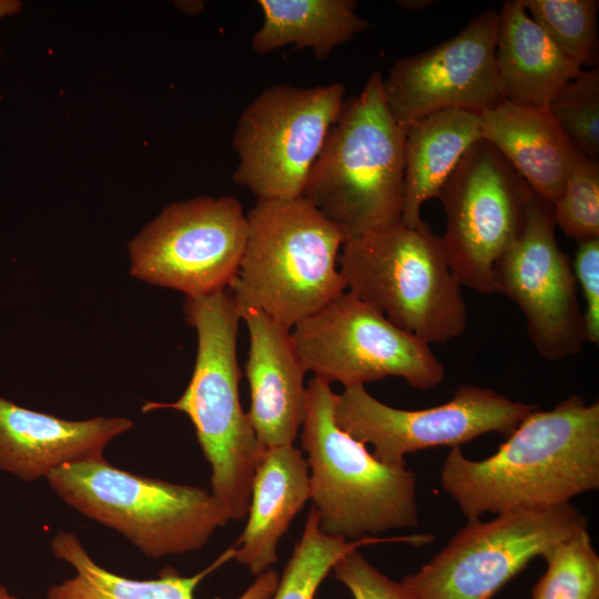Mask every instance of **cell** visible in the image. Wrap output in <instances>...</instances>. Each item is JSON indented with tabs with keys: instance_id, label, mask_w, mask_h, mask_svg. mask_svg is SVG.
Returning a JSON list of instances; mask_svg holds the SVG:
<instances>
[{
	"instance_id": "7",
	"label": "cell",
	"mask_w": 599,
	"mask_h": 599,
	"mask_svg": "<svg viewBox=\"0 0 599 599\" xmlns=\"http://www.w3.org/2000/svg\"><path fill=\"white\" fill-rule=\"evenodd\" d=\"M45 479L67 505L150 558L199 550L231 520L204 488L135 475L105 458L62 466Z\"/></svg>"
},
{
	"instance_id": "11",
	"label": "cell",
	"mask_w": 599,
	"mask_h": 599,
	"mask_svg": "<svg viewBox=\"0 0 599 599\" xmlns=\"http://www.w3.org/2000/svg\"><path fill=\"white\" fill-rule=\"evenodd\" d=\"M531 194L488 141L481 138L467 150L438 196L447 221L444 253L461 286L496 293L494 266L519 236Z\"/></svg>"
},
{
	"instance_id": "25",
	"label": "cell",
	"mask_w": 599,
	"mask_h": 599,
	"mask_svg": "<svg viewBox=\"0 0 599 599\" xmlns=\"http://www.w3.org/2000/svg\"><path fill=\"white\" fill-rule=\"evenodd\" d=\"M542 558L547 570L531 599H599V556L587 528L556 544Z\"/></svg>"
},
{
	"instance_id": "5",
	"label": "cell",
	"mask_w": 599,
	"mask_h": 599,
	"mask_svg": "<svg viewBox=\"0 0 599 599\" xmlns=\"http://www.w3.org/2000/svg\"><path fill=\"white\" fill-rule=\"evenodd\" d=\"M335 398L328 382L315 376L309 380L302 445L319 529L357 541L369 534L418 526L414 473L406 465L377 460L345 433L334 417Z\"/></svg>"
},
{
	"instance_id": "10",
	"label": "cell",
	"mask_w": 599,
	"mask_h": 599,
	"mask_svg": "<svg viewBox=\"0 0 599 599\" xmlns=\"http://www.w3.org/2000/svg\"><path fill=\"white\" fill-rule=\"evenodd\" d=\"M291 337L305 370L329 384L349 387L394 376L430 389L446 376L428 344L347 291L297 323Z\"/></svg>"
},
{
	"instance_id": "13",
	"label": "cell",
	"mask_w": 599,
	"mask_h": 599,
	"mask_svg": "<svg viewBox=\"0 0 599 599\" xmlns=\"http://www.w3.org/2000/svg\"><path fill=\"white\" fill-rule=\"evenodd\" d=\"M536 408L490 388L463 385L445 404L406 410L379 402L364 385H354L336 394L334 417L354 439L372 444L377 460L405 465V455L426 448H460L488 433L507 437Z\"/></svg>"
},
{
	"instance_id": "23",
	"label": "cell",
	"mask_w": 599,
	"mask_h": 599,
	"mask_svg": "<svg viewBox=\"0 0 599 599\" xmlns=\"http://www.w3.org/2000/svg\"><path fill=\"white\" fill-rule=\"evenodd\" d=\"M257 4L263 22L252 49L260 54L294 44L326 60L335 48L369 27L353 0H258Z\"/></svg>"
},
{
	"instance_id": "29",
	"label": "cell",
	"mask_w": 599,
	"mask_h": 599,
	"mask_svg": "<svg viewBox=\"0 0 599 599\" xmlns=\"http://www.w3.org/2000/svg\"><path fill=\"white\" fill-rule=\"evenodd\" d=\"M332 571L354 599H417L402 581L389 579L370 565L357 548L346 552Z\"/></svg>"
},
{
	"instance_id": "14",
	"label": "cell",
	"mask_w": 599,
	"mask_h": 599,
	"mask_svg": "<svg viewBox=\"0 0 599 599\" xmlns=\"http://www.w3.org/2000/svg\"><path fill=\"white\" fill-rule=\"evenodd\" d=\"M552 204L532 192L524 227L494 266L496 293L517 304L548 362L576 355L585 336L572 263L556 240Z\"/></svg>"
},
{
	"instance_id": "22",
	"label": "cell",
	"mask_w": 599,
	"mask_h": 599,
	"mask_svg": "<svg viewBox=\"0 0 599 599\" xmlns=\"http://www.w3.org/2000/svg\"><path fill=\"white\" fill-rule=\"evenodd\" d=\"M480 115L441 110L406 126L402 223L422 222V205L439 193L467 150L481 139Z\"/></svg>"
},
{
	"instance_id": "8",
	"label": "cell",
	"mask_w": 599,
	"mask_h": 599,
	"mask_svg": "<svg viewBox=\"0 0 599 599\" xmlns=\"http://www.w3.org/2000/svg\"><path fill=\"white\" fill-rule=\"evenodd\" d=\"M570 502L468 520L447 545L402 582L417 599H491L536 557L587 528Z\"/></svg>"
},
{
	"instance_id": "28",
	"label": "cell",
	"mask_w": 599,
	"mask_h": 599,
	"mask_svg": "<svg viewBox=\"0 0 599 599\" xmlns=\"http://www.w3.org/2000/svg\"><path fill=\"white\" fill-rule=\"evenodd\" d=\"M556 226L576 242L599 237V162L576 151L559 197Z\"/></svg>"
},
{
	"instance_id": "26",
	"label": "cell",
	"mask_w": 599,
	"mask_h": 599,
	"mask_svg": "<svg viewBox=\"0 0 599 599\" xmlns=\"http://www.w3.org/2000/svg\"><path fill=\"white\" fill-rule=\"evenodd\" d=\"M530 18L582 69L599 58L597 0H522Z\"/></svg>"
},
{
	"instance_id": "30",
	"label": "cell",
	"mask_w": 599,
	"mask_h": 599,
	"mask_svg": "<svg viewBox=\"0 0 599 599\" xmlns=\"http://www.w3.org/2000/svg\"><path fill=\"white\" fill-rule=\"evenodd\" d=\"M586 303L583 312L586 341L599 343V237L578 243L572 263Z\"/></svg>"
},
{
	"instance_id": "12",
	"label": "cell",
	"mask_w": 599,
	"mask_h": 599,
	"mask_svg": "<svg viewBox=\"0 0 599 599\" xmlns=\"http://www.w3.org/2000/svg\"><path fill=\"white\" fill-rule=\"evenodd\" d=\"M247 219L232 196L166 206L130 243V274L187 297L230 288L243 257Z\"/></svg>"
},
{
	"instance_id": "6",
	"label": "cell",
	"mask_w": 599,
	"mask_h": 599,
	"mask_svg": "<svg viewBox=\"0 0 599 599\" xmlns=\"http://www.w3.org/2000/svg\"><path fill=\"white\" fill-rule=\"evenodd\" d=\"M339 266L347 292L426 344H444L465 332L461 285L427 222L345 240Z\"/></svg>"
},
{
	"instance_id": "24",
	"label": "cell",
	"mask_w": 599,
	"mask_h": 599,
	"mask_svg": "<svg viewBox=\"0 0 599 599\" xmlns=\"http://www.w3.org/2000/svg\"><path fill=\"white\" fill-rule=\"evenodd\" d=\"M374 539L348 541L324 534L312 507L301 540L296 545L272 599H315L316 591L333 566L349 550Z\"/></svg>"
},
{
	"instance_id": "9",
	"label": "cell",
	"mask_w": 599,
	"mask_h": 599,
	"mask_svg": "<svg viewBox=\"0 0 599 599\" xmlns=\"http://www.w3.org/2000/svg\"><path fill=\"white\" fill-rule=\"evenodd\" d=\"M345 91L334 82L312 88L278 83L261 92L236 123L234 182L257 200L302 196L309 169L339 115Z\"/></svg>"
},
{
	"instance_id": "1",
	"label": "cell",
	"mask_w": 599,
	"mask_h": 599,
	"mask_svg": "<svg viewBox=\"0 0 599 599\" xmlns=\"http://www.w3.org/2000/svg\"><path fill=\"white\" fill-rule=\"evenodd\" d=\"M440 484L468 520L485 512L549 508L599 488V403L570 396L529 413L491 456L459 447L445 458Z\"/></svg>"
},
{
	"instance_id": "17",
	"label": "cell",
	"mask_w": 599,
	"mask_h": 599,
	"mask_svg": "<svg viewBox=\"0 0 599 599\" xmlns=\"http://www.w3.org/2000/svg\"><path fill=\"white\" fill-rule=\"evenodd\" d=\"M133 426L125 417L67 420L0 396V470L26 481L72 464L104 458L105 447Z\"/></svg>"
},
{
	"instance_id": "15",
	"label": "cell",
	"mask_w": 599,
	"mask_h": 599,
	"mask_svg": "<svg viewBox=\"0 0 599 599\" xmlns=\"http://www.w3.org/2000/svg\"><path fill=\"white\" fill-rule=\"evenodd\" d=\"M498 12L477 14L455 37L398 59L384 78L386 104L403 126L441 110L480 114L505 100L499 91L495 48Z\"/></svg>"
},
{
	"instance_id": "32",
	"label": "cell",
	"mask_w": 599,
	"mask_h": 599,
	"mask_svg": "<svg viewBox=\"0 0 599 599\" xmlns=\"http://www.w3.org/2000/svg\"><path fill=\"white\" fill-rule=\"evenodd\" d=\"M402 7H405L409 10H422L434 3L433 1L428 0H409V1H399L398 2Z\"/></svg>"
},
{
	"instance_id": "2",
	"label": "cell",
	"mask_w": 599,
	"mask_h": 599,
	"mask_svg": "<svg viewBox=\"0 0 599 599\" xmlns=\"http://www.w3.org/2000/svg\"><path fill=\"white\" fill-rule=\"evenodd\" d=\"M183 309L197 335L191 380L177 400L144 402L141 410L171 408L189 416L211 466L212 495L230 519L241 520L248 512L252 481L264 448L240 400V313L230 288L206 296H185Z\"/></svg>"
},
{
	"instance_id": "16",
	"label": "cell",
	"mask_w": 599,
	"mask_h": 599,
	"mask_svg": "<svg viewBox=\"0 0 599 599\" xmlns=\"http://www.w3.org/2000/svg\"><path fill=\"white\" fill-rule=\"evenodd\" d=\"M237 309L250 334L245 375L251 390V425L264 449L293 445L305 418L307 372L291 329L258 308Z\"/></svg>"
},
{
	"instance_id": "3",
	"label": "cell",
	"mask_w": 599,
	"mask_h": 599,
	"mask_svg": "<svg viewBox=\"0 0 599 599\" xmlns=\"http://www.w3.org/2000/svg\"><path fill=\"white\" fill-rule=\"evenodd\" d=\"M383 82L374 71L344 101L302 193L346 240L402 223L406 126L392 115Z\"/></svg>"
},
{
	"instance_id": "20",
	"label": "cell",
	"mask_w": 599,
	"mask_h": 599,
	"mask_svg": "<svg viewBox=\"0 0 599 599\" xmlns=\"http://www.w3.org/2000/svg\"><path fill=\"white\" fill-rule=\"evenodd\" d=\"M495 68L505 100L540 108L582 69L530 18L522 0L506 1L498 12Z\"/></svg>"
},
{
	"instance_id": "31",
	"label": "cell",
	"mask_w": 599,
	"mask_h": 599,
	"mask_svg": "<svg viewBox=\"0 0 599 599\" xmlns=\"http://www.w3.org/2000/svg\"><path fill=\"white\" fill-rule=\"evenodd\" d=\"M21 9V2L17 0H0V20L16 14Z\"/></svg>"
},
{
	"instance_id": "33",
	"label": "cell",
	"mask_w": 599,
	"mask_h": 599,
	"mask_svg": "<svg viewBox=\"0 0 599 599\" xmlns=\"http://www.w3.org/2000/svg\"><path fill=\"white\" fill-rule=\"evenodd\" d=\"M0 599H18L16 596L9 592V590L0 585Z\"/></svg>"
},
{
	"instance_id": "18",
	"label": "cell",
	"mask_w": 599,
	"mask_h": 599,
	"mask_svg": "<svg viewBox=\"0 0 599 599\" xmlns=\"http://www.w3.org/2000/svg\"><path fill=\"white\" fill-rule=\"evenodd\" d=\"M311 499L308 465L293 445L263 450L257 463L248 519L234 558L258 577L277 560V544L293 518Z\"/></svg>"
},
{
	"instance_id": "19",
	"label": "cell",
	"mask_w": 599,
	"mask_h": 599,
	"mask_svg": "<svg viewBox=\"0 0 599 599\" xmlns=\"http://www.w3.org/2000/svg\"><path fill=\"white\" fill-rule=\"evenodd\" d=\"M479 115L483 139L500 152L535 194L554 204L577 150L549 109L502 100Z\"/></svg>"
},
{
	"instance_id": "27",
	"label": "cell",
	"mask_w": 599,
	"mask_h": 599,
	"mask_svg": "<svg viewBox=\"0 0 599 599\" xmlns=\"http://www.w3.org/2000/svg\"><path fill=\"white\" fill-rule=\"evenodd\" d=\"M548 109L572 146L599 162V69H581Z\"/></svg>"
},
{
	"instance_id": "21",
	"label": "cell",
	"mask_w": 599,
	"mask_h": 599,
	"mask_svg": "<svg viewBox=\"0 0 599 599\" xmlns=\"http://www.w3.org/2000/svg\"><path fill=\"white\" fill-rule=\"evenodd\" d=\"M54 557L69 564L74 575L51 586L47 599H194L200 581L227 560L234 558L235 548L227 549L203 571L183 577L175 570L164 569L155 579H131L98 565L80 539L70 531H58L50 544ZM280 581L278 573L267 569L256 577L238 599H272Z\"/></svg>"
},
{
	"instance_id": "4",
	"label": "cell",
	"mask_w": 599,
	"mask_h": 599,
	"mask_svg": "<svg viewBox=\"0 0 599 599\" xmlns=\"http://www.w3.org/2000/svg\"><path fill=\"white\" fill-rule=\"evenodd\" d=\"M247 237L232 291L292 329L346 291L336 268L343 230L300 196L258 199L246 214Z\"/></svg>"
}]
</instances>
